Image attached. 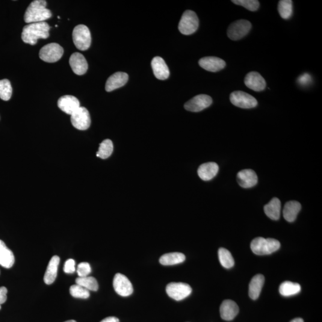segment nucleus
Instances as JSON below:
<instances>
[{"label": "nucleus", "mask_w": 322, "mask_h": 322, "mask_svg": "<svg viewBox=\"0 0 322 322\" xmlns=\"http://www.w3.org/2000/svg\"><path fill=\"white\" fill-rule=\"evenodd\" d=\"M50 29V26L46 22L29 23L23 28L22 39L26 44L35 45L38 39L49 37Z\"/></svg>", "instance_id": "obj_1"}, {"label": "nucleus", "mask_w": 322, "mask_h": 322, "mask_svg": "<svg viewBox=\"0 0 322 322\" xmlns=\"http://www.w3.org/2000/svg\"><path fill=\"white\" fill-rule=\"evenodd\" d=\"M46 6L47 2L44 0H35L32 1L25 11V22L29 24L44 22L50 19L52 14Z\"/></svg>", "instance_id": "obj_2"}, {"label": "nucleus", "mask_w": 322, "mask_h": 322, "mask_svg": "<svg viewBox=\"0 0 322 322\" xmlns=\"http://www.w3.org/2000/svg\"><path fill=\"white\" fill-rule=\"evenodd\" d=\"M280 247V242L272 238L258 237L254 239L251 244V250L256 255L258 256L272 254L278 250Z\"/></svg>", "instance_id": "obj_3"}, {"label": "nucleus", "mask_w": 322, "mask_h": 322, "mask_svg": "<svg viewBox=\"0 0 322 322\" xmlns=\"http://www.w3.org/2000/svg\"><path fill=\"white\" fill-rule=\"evenodd\" d=\"M72 38L73 43L78 50L85 51L90 48L91 37L87 26L84 25L75 26L73 30Z\"/></svg>", "instance_id": "obj_4"}, {"label": "nucleus", "mask_w": 322, "mask_h": 322, "mask_svg": "<svg viewBox=\"0 0 322 322\" xmlns=\"http://www.w3.org/2000/svg\"><path fill=\"white\" fill-rule=\"evenodd\" d=\"M199 27V19L193 11L186 10L180 20L179 29L186 35L194 33Z\"/></svg>", "instance_id": "obj_5"}, {"label": "nucleus", "mask_w": 322, "mask_h": 322, "mask_svg": "<svg viewBox=\"0 0 322 322\" xmlns=\"http://www.w3.org/2000/svg\"><path fill=\"white\" fill-rule=\"evenodd\" d=\"M251 28L252 25L248 20H236L229 26L227 36L233 41L241 40L249 33Z\"/></svg>", "instance_id": "obj_6"}, {"label": "nucleus", "mask_w": 322, "mask_h": 322, "mask_svg": "<svg viewBox=\"0 0 322 322\" xmlns=\"http://www.w3.org/2000/svg\"><path fill=\"white\" fill-rule=\"evenodd\" d=\"M64 50L57 43H50L44 46L40 50L39 56L41 60L48 62V63H55L60 60L63 56Z\"/></svg>", "instance_id": "obj_7"}, {"label": "nucleus", "mask_w": 322, "mask_h": 322, "mask_svg": "<svg viewBox=\"0 0 322 322\" xmlns=\"http://www.w3.org/2000/svg\"><path fill=\"white\" fill-rule=\"evenodd\" d=\"M230 100L233 105L242 109L254 108L258 105V102L255 97L241 91L232 93Z\"/></svg>", "instance_id": "obj_8"}, {"label": "nucleus", "mask_w": 322, "mask_h": 322, "mask_svg": "<svg viewBox=\"0 0 322 322\" xmlns=\"http://www.w3.org/2000/svg\"><path fill=\"white\" fill-rule=\"evenodd\" d=\"M191 286L185 283L172 282L167 286L166 292L168 296L176 301H181L192 293Z\"/></svg>", "instance_id": "obj_9"}, {"label": "nucleus", "mask_w": 322, "mask_h": 322, "mask_svg": "<svg viewBox=\"0 0 322 322\" xmlns=\"http://www.w3.org/2000/svg\"><path fill=\"white\" fill-rule=\"evenodd\" d=\"M72 126L79 130H86L91 125L89 112L84 107H79L74 113L70 115Z\"/></svg>", "instance_id": "obj_10"}, {"label": "nucleus", "mask_w": 322, "mask_h": 322, "mask_svg": "<svg viewBox=\"0 0 322 322\" xmlns=\"http://www.w3.org/2000/svg\"><path fill=\"white\" fill-rule=\"evenodd\" d=\"M115 292L122 297H128L133 292V288L129 280L123 274H115L113 280Z\"/></svg>", "instance_id": "obj_11"}, {"label": "nucleus", "mask_w": 322, "mask_h": 322, "mask_svg": "<svg viewBox=\"0 0 322 322\" xmlns=\"http://www.w3.org/2000/svg\"><path fill=\"white\" fill-rule=\"evenodd\" d=\"M212 103V100L210 96L206 94H199L186 102L185 108L188 111L198 112L208 108Z\"/></svg>", "instance_id": "obj_12"}, {"label": "nucleus", "mask_w": 322, "mask_h": 322, "mask_svg": "<svg viewBox=\"0 0 322 322\" xmlns=\"http://www.w3.org/2000/svg\"><path fill=\"white\" fill-rule=\"evenodd\" d=\"M246 86L255 91H263L266 87V82L262 76L257 72L248 73L245 78Z\"/></svg>", "instance_id": "obj_13"}, {"label": "nucleus", "mask_w": 322, "mask_h": 322, "mask_svg": "<svg viewBox=\"0 0 322 322\" xmlns=\"http://www.w3.org/2000/svg\"><path fill=\"white\" fill-rule=\"evenodd\" d=\"M59 109L62 111L71 115L80 107V103L76 97L70 95H65L59 98L58 102Z\"/></svg>", "instance_id": "obj_14"}, {"label": "nucleus", "mask_w": 322, "mask_h": 322, "mask_svg": "<svg viewBox=\"0 0 322 322\" xmlns=\"http://www.w3.org/2000/svg\"><path fill=\"white\" fill-rule=\"evenodd\" d=\"M69 64L75 74L82 75L87 72L88 63L84 56L81 53L76 52L70 56Z\"/></svg>", "instance_id": "obj_15"}, {"label": "nucleus", "mask_w": 322, "mask_h": 322, "mask_svg": "<svg viewBox=\"0 0 322 322\" xmlns=\"http://www.w3.org/2000/svg\"><path fill=\"white\" fill-rule=\"evenodd\" d=\"M199 66L203 69L209 72H215L220 71L226 67V64L223 59L217 57H205L200 59L199 61Z\"/></svg>", "instance_id": "obj_16"}, {"label": "nucleus", "mask_w": 322, "mask_h": 322, "mask_svg": "<svg viewBox=\"0 0 322 322\" xmlns=\"http://www.w3.org/2000/svg\"><path fill=\"white\" fill-rule=\"evenodd\" d=\"M237 181L242 188H251L258 183V177L253 170H242L238 173Z\"/></svg>", "instance_id": "obj_17"}, {"label": "nucleus", "mask_w": 322, "mask_h": 322, "mask_svg": "<svg viewBox=\"0 0 322 322\" xmlns=\"http://www.w3.org/2000/svg\"><path fill=\"white\" fill-rule=\"evenodd\" d=\"M129 80V75L125 72H118L114 73L108 79L105 89L108 92L124 86Z\"/></svg>", "instance_id": "obj_18"}, {"label": "nucleus", "mask_w": 322, "mask_h": 322, "mask_svg": "<svg viewBox=\"0 0 322 322\" xmlns=\"http://www.w3.org/2000/svg\"><path fill=\"white\" fill-rule=\"evenodd\" d=\"M151 65L156 78L160 80H165L169 77L170 70L163 59L159 56L153 58Z\"/></svg>", "instance_id": "obj_19"}, {"label": "nucleus", "mask_w": 322, "mask_h": 322, "mask_svg": "<svg viewBox=\"0 0 322 322\" xmlns=\"http://www.w3.org/2000/svg\"><path fill=\"white\" fill-rule=\"evenodd\" d=\"M221 317L224 321H232L239 313V307L234 301L224 300L220 306Z\"/></svg>", "instance_id": "obj_20"}, {"label": "nucleus", "mask_w": 322, "mask_h": 322, "mask_svg": "<svg viewBox=\"0 0 322 322\" xmlns=\"http://www.w3.org/2000/svg\"><path fill=\"white\" fill-rule=\"evenodd\" d=\"M219 167L215 162H207L203 164L198 168L197 174L200 179L204 181H209L216 176Z\"/></svg>", "instance_id": "obj_21"}, {"label": "nucleus", "mask_w": 322, "mask_h": 322, "mask_svg": "<svg viewBox=\"0 0 322 322\" xmlns=\"http://www.w3.org/2000/svg\"><path fill=\"white\" fill-rule=\"evenodd\" d=\"M59 262L60 258L58 256H53L50 259L44 277V281L47 285H51L55 281L57 277Z\"/></svg>", "instance_id": "obj_22"}, {"label": "nucleus", "mask_w": 322, "mask_h": 322, "mask_svg": "<svg viewBox=\"0 0 322 322\" xmlns=\"http://www.w3.org/2000/svg\"><path fill=\"white\" fill-rule=\"evenodd\" d=\"M14 261L15 259L12 251L8 249L3 241L0 240V265L10 268L13 267Z\"/></svg>", "instance_id": "obj_23"}, {"label": "nucleus", "mask_w": 322, "mask_h": 322, "mask_svg": "<svg viewBox=\"0 0 322 322\" xmlns=\"http://www.w3.org/2000/svg\"><path fill=\"white\" fill-rule=\"evenodd\" d=\"M301 209V205L297 201L291 200L286 202L283 210V217L288 222H293L296 219Z\"/></svg>", "instance_id": "obj_24"}, {"label": "nucleus", "mask_w": 322, "mask_h": 322, "mask_svg": "<svg viewBox=\"0 0 322 322\" xmlns=\"http://www.w3.org/2000/svg\"><path fill=\"white\" fill-rule=\"evenodd\" d=\"M264 283V277L262 274H257L251 279L249 286V295L251 299L257 300L259 297Z\"/></svg>", "instance_id": "obj_25"}, {"label": "nucleus", "mask_w": 322, "mask_h": 322, "mask_svg": "<svg viewBox=\"0 0 322 322\" xmlns=\"http://www.w3.org/2000/svg\"><path fill=\"white\" fill-rule=\"evenodd\" d=\"M265 214L268 218L273 220L279 219L280 211H281V203L277 197H274L264 207Z\"/></svg>", "instance_id": "obj_26"}, {"label": "nucleus", "mask_w": 322, "mask_h": 322, "mask_svg": "<svg viewBox=\"0 0 322 322\" xmlns=\"http://www.w3.org/2000/svg\"><path fill=\"white\" fill-rule=\"evenodd\" d=\"M186 259L184 254L180 253L165 254L159 258V262L164 265H173L182 263Z\"/></svg>", "instance_id": "obj_27"}, {"label": "nucleus", "mask_w": 322, "mask_h": 322, "mask_svg": "<svg viewBox=\"0 0 322 322\" xmlns=\"http://www.w3.org/2000/svg\"><path fill=\"white\" fill-rule=\"evenodd\" d=\"M301 291V286L297 283L289 281L283 282L279 287L280 294L285 297L296 295Z\"/></svg>", "instance_id": "obj_28"}, {"label": "nucleus", "mask_w": 322, "mask_h": 322, "mask_svg": "<svg viewBox=\"0 0 322 322\" xmlns=\"http://www.w3.org/2000/svg\"><path fill=\"white\" fill-rule=\"evenodd\" d=\"M76 283L88 291H97L99 289L98 283L93 277H79L76 279Z\"/></svg>", "instance_id": "obj_29"}, {"label": "nucleus", "mask_w": 322, "mask_h": 322, "mask_svg": "<svg viewBox=\"0 0 322 322\" xmlns=\"http://www.w3.org/2000/svg\"><path fill=\"white\" fill-rule=\"evenodd\" d=\"M278 9L280 16L282 18L288 19L292 15L293 12V5L291 0H281L278 3Z\"/></svg>", "instance_id": "obj_30"}, {"label": "nucleus", "mask_w": 322, "mask_h": 322, "mask_svg": "<svg viewBox=\"0 0 322 322\" xmlns=\"http://www.w3.org/2000/svg\"><path fill=\"white\" fill-rule=\"evenodd\" d=\"M218 258L222 266L226 268H232L235 264L234 259L230 251L221 248L218 250Z\"/></svg>", "instance_id": "obj_31"}, {"label": "nucleus", "mask_w": 322, "mask_h": 322, "mask_svg": "<svg viewBox=\"0 0 322 322\" xmlns=\"http://www.w3.org/2000/svg\"><path fill=\"white\" fill-rule=\"evenodd\" d=\"M114 150L113 143L111 140L106 139L100 144L96 156L100 158L107 159L112 155Z\"/></svg>", "instance_id": "obj_32"}, {"label": "nucleus", "mask_w": 322, "mask_h": 322, "mask_svg": "<svg viewBox=\"0 0 322 322\" xmlns=\"http://www.w3.org/2000/svg\"><path fill=\"white\" fill-rule=\"evenodd\" d=\"M12 87L9 80L7 79L0 80V99L8 101L12 95Z\"/></svg>", "instance_id": "obj_33"}, {"label": "nucleus", "mask_w": 322, "mask_h": 322, "mask_svg": "<svg viewBox=\"0 0 322 322\" xmlns=\"http://www.w3.org/2000/svg\"><path fill=\"white\" fill-rule=\"evenodd\" d=\"M70 294L73 297L82 299H87L90 297L89 291L77 284L70 286Z\"/></svg>", "instance_id": "obj_34"}, {"label": "nucleus", "mask_w": 322, "mask_h": 322, "mask_svg": "<svg viewBox=\"0 0 322 322\" xmlns=\"http://www.w3.org/2000/svg\"><path fill=\"white\" fill-rule=\"evenodd\" d=\"M232 2L251 11H256L259 7V1L257 0H233Z\"/></svg>", "instance_id": "obj_35"}, {"label": "nucleus", "mask_w": 322, "mask_h": 322, "mask_svg": "<svg viewBox=\"0 0 322 322\" xmlns=\"http://www.w3.org/2000/svg\"><path fill=\"white\" fill-rule=\"evenodd\" d=\"M76 271H77L79 277L88 276L91 271L90 264L87 262H81L78 264Z\"/></svg>", "instance_id": "obj_36"}, {"label": "nucleus", "mask_w": 322, "mask_h": 322, "mask_svg": "<svg viewBox=\"0 0 322 322\" xmlns=\"http://www.w3.org/2000/svg\"><path fill=\"white\" fill-rule=\"evenodd\" d=\"M312 78L311 75L307 73H304V74L300 75L297 79L298 83L301 86L303 87H306L307 85H309L312 83Z\"/></svg>", "instance_id": "obj_37"}, {"label": "nucleus", "mask_w": 322, "mask_h": 322, "mask_svg": "<svg viewBox=\"0 0 322 322\" xmlns=\"http://www.w3.org/2000/svg\"><path fill=\"white\" fill-rule=\"evenodd\" d=\"M64 270L67 274H72L75 271V261L74 259H69L64 264Z\"/></svg>", "instance_id": "obj_38"}, {"label": "nucleus", "mask_w": 322, "mask_h": 322, "mask_svg": "<svg viewBox=\"0 0 322 322\" xmlns=\"http://www.w3.org/2000/svg\"><path fill=\"white\" fill-rule=\"evenodd\" d=\"M7 289L4 286L0 287V310L1 309V305L7 301Z\"/></svg>", "instance_id": "obj_39"}, {"label": "nucleus", "mask_w": 322, "mask_h": 322, "mask_svg": "<svg viewBox=\"0 0 322 322\" xmlns=\"http://www.w3.org/2000/svg\"><path fill=\"white\" fill-rule=\"evenodd\" d=\"M100 322H120L119 319L115 317L106 318Z\"/></svg>", "instance_id": "obj_40"}, {"label": "nucleus", "mask_w": 322, "mask_h": 322, "mask_svg": "<svg viewBox=\"0 0 322 322\" xmlns=\"http://www.w3.org/2000/svg\"><path fill=\"white\" fill-rule=\"evenodd\" d=\"M290 322H304V321L302 319L296 318V319H293V320H292Z\"/></svg>", "instance_id": "obj_41"}, {"label": "nucleus", "mask_w": 322, "mask_h": 322, "mask_svg": "<svg viewBox=\"0 0 322 322\" xmlns=\"http://www.w3.org/2000/svg\"><path fill=\"white\" fill-rule=\"evenodd\" d=\"M64 322H76L75 321H74V320H70V321H67Z\"/></svg>", "instance_id": "obj_42"}]
</instances>
